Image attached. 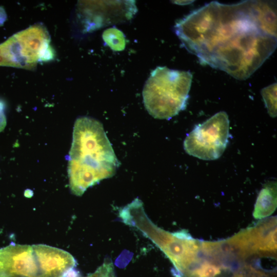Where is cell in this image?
I'll return each instance as SVG.
<instances>
[{"label": "cell", "instance_id": "obj_1", "mask_svg": "<svg viewBox=\"0 0 277 277\" xmlns=\"http://www.w3.org/2000/svg\"><path fill=\"white\" fill-rule=\"evenodd\" d=\"M174 31L183 47L202 64L245 80L275 51L276 37L264 32L249 1H213L178 20Z\"/></svg>", "mask_w": 277, "mask_h": 277}, {"label": "cell", "instance_id": "obj_2", "mask_svg": "<svg viewBox=\"0 0 277 277\" xmlns=\"http://www.w3.org/2000/svg\"><path fill=\"white\" fill-rule=\"evenodd\" d=\"M120 164L102 123L86 116L77 118L68 159L72 193L81 196L89 187L112 177Z\"/></svg>", "mask_w": 277, "mask_h": 277}, {"label": "cell", "instance_id": "obj_3", "mask_svg": "<svg viewBox=\"0 0 277 277\" xmlns=\"http://www.w3.org/2000/svg\"><path fill=\"white\" fill-rule=\"evenodd\" d=\"M76 265L70 253L47 245L0 248V277H65Z\"/></svg>", "mask_w": 277, "mask_h": 277}, {"label": "cell", "instance_id": "obj_4", "mask_svg": "<svg viewBox=\"0 0 277 277\" xmlns=\"http://www.w3.org/2000/svg\"><path fill=\"white\" fill-rule=\"evenodd\" d=\"M192 80L190 71L156 67L151 72L143 90V102L148 112L155 118L169 120L184 110Z\"/></svg>", "mask_w": 277, "mask_h": 277}, {"label": "cell", "instance_id": "obj_5", "mask_svg": "<svg viewBox=\"0 0 277 277\" xmlns=\"http://www.w3.org/2000/svg\"><path fill=\"white\" fill-rule=\"evenodd\" d=\"M229 120L224 111L216 113L202 124L196 125L184 142L189 155L211 161L219 159L228 143Z\"/></svg>", "mask_w": 277, "mask_h": 277}, {"label": "cell", "instance_id": "obj_6", "mask_svg": "<svg viewBox=\"0 0 277 277\" xmlns=\"http://www.w3.org/2000/svg\"><path fill=\"white\" fill-rule=\"evenodd\" d=\"M46 29L34 25L14 35L0 45L11 66L31 68L38 60L48 61L54 56Z\"/></svg>", "mask_w": 277, "mask_h": 277}, {"label": "cell", "instance_id": "obj_7", "mask_svg": "<svg viewBox=\"0 0 277 277\" xmlns=\"http://www.w3.org/2000/svg\"><path fill=\"white\" fill-rule=\"evenodd\" d=\"M80 10L87 30L125 23L137 12L134 1H85Z\"/></svg>", "mask_w": 277, "mask_h": 277}, {"label": "cell", "instance_id": "obj_8", "mask_svg": "<svg viewBox=\"0 0 277 277\" xmlns=\"http://www.w3.org/2000/svg\"><path fill=\"white\" fill-rule=\"evenodd\" d=\"M256 255L276 257V217L273 216L247 228Z\"/></svg>", "mask_w": 277, "mask_h": 277}, {"label": "cell", "instance_id": "obj_9", "mask_svg": "<svg viewBox=\"0 0 277 277\" xmlns=\"http://www.w3.org/2000/svg\"><path fill=\"white\" fill-rule=\"evenodd\" d=\"M231 274L232 267L199 254L196 261L180 277H231Z\"/></svg>", "mask_w": 277, "mask_h": 277}, {"label": "cell", "instance_id": "obj_10", "mask_svg": "<svg viewBox=\"0 0 277 277\" xmlns=\"http://www.w3.org/2000/svg\"><path fill=\"white\" fill-rule=\"evenodd\" d=\"M251 11L260 29L266 34L276 37V9L275 2L249 1Z\"/></svg>", "mask_w": 277, "mask_h": 277}, {"label": "cell", "instance_id": "obj_11", "mask_svg": "<svg viewBox=\"0 0 277 277\" xmlns=\"http://www.w3.org/2000/svg\"><path fill=\"white\" fill-rule=\"evenodd\" d=\"M276 182H268L263 186L258 195L253 217L255 219H262L272 214L276 208Z\"/></svg>", "mask_w": 277, "mask_h": 277}, {"label": "cell", "instance_id": "obj_12", "mask_svg": "<svg viewBox=\"0 0 277 277\" xmlns=\"http://www.w3.org/2000/svg\"><path fill=\"white\" fill-rule=\"evenodd\" d=\"M105 43L113 51H121L126 46V38L123 32L116 27L105 30L102 35Z\"/></svg>", "mask_w": 277, "mask_h": 277}, {"label": "cell", "instance_id": "obj_13", "mask_svg": "<svg viewBox=\"0 0 277 277\" xmlns=\"http://www.w3.org/2000/svg\"><path fill=\"white\" fill-rule=\"evenodd\" d=\"M263 99L270 116H276V83H273L261 90Z\"/></svg>", "mask_w": 277, "mask_h": 277}, {"label": "cell", "instance_id": "obj_14", "mask_svg": "<svg viewBox=\"0 0 277 277\" xmlns=\"http://www.w3.org/2000/svg\"><path fill=\"white\" fill-rule=\"evenodd\" d=\"M231 277H276V274L257 269L251 265H244L234 271Z\"/></svg>", "mask_w": 277, "mask_h": 277}, {"label": "cell", "instance_id": "obj_15", "mask_svg": "<svg viewBox=\"0 0 277 277\" xmlns=\"http://www.w3.org/2000/svg\"><path fill=\"white\" fill-rule=\"evenodd\" d=\"M4 104L0 101V127L2 128L3 125H5V118L4 114ZM1 130V129H0Z\"/></svg>", "mask_w": 277, "mask_h": 277}, {"label": "cell", "instance_id": "obj_16", "mask_svg": "<svg viewBox=\"0 0 277 277\" xmlns=\"http://www.w3.org/2000/svg\"><path fill=\"white\" fill-rule=\"evenodd\" d=\"M172 3L181 5H186L193 3V1H173Z\"/></svg>", "mask_w": 277, "mask_h": 277}]
</instances>
